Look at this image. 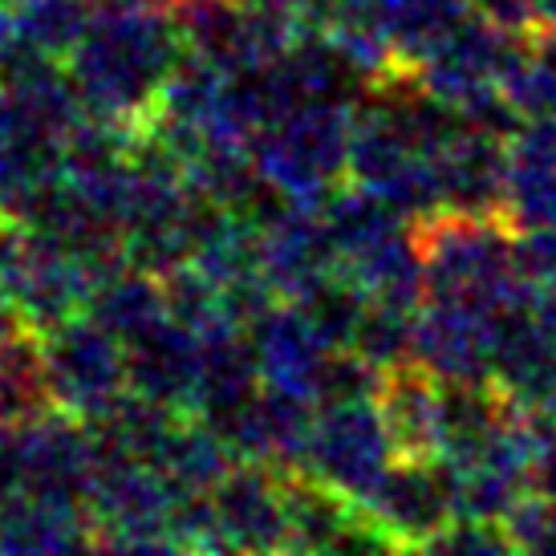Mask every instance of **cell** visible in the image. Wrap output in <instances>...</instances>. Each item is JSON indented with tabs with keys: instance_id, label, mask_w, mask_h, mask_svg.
Here are the masks:
<instances>
[{
	"instance_id": "6da1fadb",
	"label": "cell",
	"mask_w": 556,
	"mask_h": 556,
	"mask_svg": "<svg viewBox=\"0 0 556 556\" xmlns=\"http://www.w3.org/2000/svg\"><path fill=\"white\" fill-rule=\"evenodd\" d=\"M179 58L184 37L167 4L123 0L98 9L90 33L70 53V74L90 118L135 135L155 118L159 93Z\"/></svg>"
},
{
	"instance_id": "7a4b0ae2",
	"label": "cell",
	"mask_w": 556,
	"mask_h": 556,
	"mask_svg": "<svg viewBox=\"0 0 556 556\" xmlns=\"http://www.w3.org/2000/svg\"><path fill=\"white\" fill-rule=\"evenodd\" d=\"M427 264V301L504 317L536 301V285L516 264V228L504 216L434 212L410 224Z\"/></svg>"
},
{
	"instance_id": "3957f363",
	"label": "cell",
	"mask_w": 556,
	"mask_h": 556,
	"mask_svg": "<svg viewBox=\"0 0 556 556\" xmlns=\"http://www.w3.org/2000/svg\"><path fill=\"white\" fill-rule=\"evenodd\" d=\"M357 98H309L277 114L252 139V159L289 203L321 207L350 175Z\"/></svg>"
},
{
	"instance_id": "277c9868",
	"label": "cell",
	"mask_w": 556,
	"mask_h": 556,
	"mask_svg": "<svg viewBox=\"0 0 556 556\" xmlns=\"http://www.w3.org/2000/svg\"><path fill=\"white\" fill-rule=\"evenodd\" d=\"M41 338H46V370L58 410L81 422H98L130 394L126 345L102 321H93L90 313L53 325Z\"/></svg>"
},
{
	"instance_id": "5b68a950",
	"label": "cell",
	"mask_w": 556,
	"mask_h": 556,
	"mask_svg": "<svg viewBox=\"0 0 556 556\" xmlns=\"http://www.w3.org/2000/svg\"><path fill=\"white\" fill-rule=\"evenodd\" d=\"M399 464L387 422L378 415V402H325L313 418L309 447H305V471L325 479L329 488L345 492L366 508V500L378 492V483Z\"/></svg>"
},
{
	"instance_id": "8992f818",
	"label": "cell",
	"mask_w": 556,
	"mask_h": 556,
	"mask_svg": "<svg viewBox=\"0 0 556 556\" xmlns=\"http://www.w3.org/2000/svg\"><path fill=\"white\" fill-rule=\"evenodd\" d=\"M289 504L285 471L264 459H236L207 492V553H285Z\"/></svg>"
},
{
	"instance_id": "52a82bcc",
	"label": "cell",
	"mask_w": 556,
	"mask_h": 556,
	"mask_svg": "<svg viewBox=\"0 0 556 556\" xmlns=\"http://www.w3.org/2000/svg\"><path fill=\"white\" fill-rule=\"evenodd\" d=\"M16 459H21V492L86 508L98 476V434L81 418L49 410L16 427Z\"/></svg>"
},
{
	"instance_id": "ba28073f",
	"label": "cell",
	"mask_w": 556,
	"mask_h": 556,
	"mask_svg": "<svg viewBox=\"0 0 556 556\" xmlns=\"http://www.w3.org/2000/svg\"><path fill=\"white\" fill-rule=\"evenodd\" d=\"M378 528L390 541L399 544V553H422V544L431 541L434 532L455 520V495H451V476L447 467L439 464H399L390 467V476L378 483V492L366 500Z\"/></svg>"
},
{
	"instance_id": "9c48e42d",
	"label": "cell",
	"mask_w": 556,
	"mask_h": 556,
	"mask_svg": "<svg viewBox=\"0 0 556 556\" xmlns=\"http://www.w3.org/2000/svg\"><path fill=\"white\" fill-rule=\"evenodd\" d=\"M378 415L387 422L394 455L406 464H434L443 455V378L406 357L382 370Z\"/></svg>"
},
{
	"instance_id": "30bf717a",
	"label": "cell",
	"mask_w": 556,
	"mask_h": 556,
	"mask_svg": "<svg viewBox=\"0 0 556 556\" xmlns=\"http://www.w3.org/2000/svg\"><path fill=\"white\" fill-rule=\"evenodd\" d=\"M313 418H317V402L264 382L240 410L219 418L216 427L224 431V439L232 443L240 459H264L273 467H301L313 434Z\"/></svg>"
},
{
	"instance_id": "8fae6325",
	"label": "cell",
	"mask_w": 556,
	"mask_h": 556,
	"mask_svg": "<svg viewBox=\"0 0 556 556\" xmlns=\"http://www.w3.org/2000/svg\"><path fill=\"white\" fill-rule=\"evenodd\" d=\"M248 338L256 345V362L268 387L293 390L301 399H321L325 366L333 357V345L321 338V329L309 321V313L293 301H277L248 325Z\"/></svg>"
},
{
	"instance_id": "7c38bea8",
	"label": "cell",
	"mask_w": 556,
	"mask_h": 556,
	"mask_svg": "<svg viewBox=\"0 0 556 556\" xmlns=\"http://www.w3.org/2000/svg\"><path fill=\"white\" fill-rule=\"evenodd\" d=\"M492 313L427 301L415 313V345L410 357L434 370L443 382H492V350H495Z\"/></svg>"
},
{
	"instance_id": "4fadbf2b",
	"label": "cell",
	"mask_w": 556,
	"mask_h": 556,
	"mask_svg": "<svg viewBox=\"0 0 556 556\" xmlns=\"http://www.w3.org/2000/svg\"><path fill=\"white\" fill-rule=\"evenodd\" d=\"M261 273L280 301H301L329 273H338V248L325 232L321 207L289 203L261 228Z\"/></svg>"
},
{
	"instance_id": "5bb4252c",
	"label": "cell",
	"mask_w": 556,
	"mask_h": 556,
	"mask_svg": "<svg viewBox=\"0 0 556 556\" xmlns=\"http://www.w3.org/2000/svg\"><path fill=\"white\" fill-rule=\"evenodd\" d=\"M203 370V338L184 321L163 317L147 333L126 341V374L130 390L142 399H155L170 410L195 415V390Z\"/></svg>"
},
{
	"instance_id": "9a60e30c",
	"label": "cell",
	"mask_w": 556,
	"mask_h": 556,
	"mask_svg": "<svg viewBox=\"0 0 556 556\" xmlns=\"http://www.w3.org/2000/svg\"><path fill=\"white\" fill-rule=\"evenodd\" d=\"M508 170V139H492V135H479V130L455 135L443 151H434V175H439V191H443V212L504 216Z\"/></svg>"
},
{
	"instance_id": "2e32d148",
	"label": "cell",
	"mask_w": 556,
	"mask_h": 556,
	"mask_svg": "<svg viewBox=\"0 0 556 556\" xmlns=\"http://www.w3.org/2000/svg\"><path fill=\"white\" fill-rule=\"evenodd\" d=\"M492 382L532 410H548L556 394V333L536 309H511L495 321Z\"/></svg>"
},
{
	"instance_id": "e0dca14e",
	"label": "cell",
	"mask_w": 556,
	"mask_h": 556,
	"mask_svg": "<svg viewBox=\"0 0 556 556\" xmlns=\"http://www.w3.org/2000/svg\"><path fill=\"white\" fill-rule=\"evenodd\" d=\"M264 387L256 345L244 325H219L203 333V370L195 390V415L207 422H219L232 410H240L256 390Z\"/></svg>"
},
{
	"instance_id": "ac0fdd59",
	"label": "cell",
	"mask_w": 556,
	"mask_h": 556,
	"mask_svg": "<svg viewBox=\"0 0 556 556\" xmlns=\"http://www.w3.org/2000/svg\"><path fill=\"white\" fill-rule=\"evenodd\" d=\"M98 548L90 511L16 492L0 508V553H78Z\"/></svg>"
},
{
	"instance_id": "d6986e66",
	"label": "cell",
	"mask_w": 556,
	"mask_h": 556,
	"mask_svg": "<svg viewBox=\"0 0 556 556\" xmlns=\"http://www.w3.org/2000/svg\"><path fill=\"white\" fill-rule=\"evenodd\" d=\"M236 459L240 455L216 422H207L203 415H179V422L163 439V447L155 451L151 467H159L179 495H207L228 476Z\"/></svg>"
},
{
	"instance_id": "ffe728a7",
	"label": "cell",
	"mask_w": 556,
	"mask_h": 556,
	"mask_svg": "<svg viewBox=\"0 0 556 556\" xmlns=\"http://www.w3.org/2000/svg\"><path fill=\"white\" fill-rule=\"evenodd\" d=\"M58 410L46 370V338L41 329L21 325L0 338V422L25 427L33 418Z\"/></svg>"
},
{
	"instance_id": "44dd1931",
	"label": "cell",
	"mask_w": 556,
	"mask_h": 556,
	"mask_svg": "<svg viewBox=\"0 0 556 556\" xmlns=\"http://www.w3.org/2000/svg\"><path fill=\"white\" fill-rule=\"evenodd\" d=\"M86 313H90L93 321L106 325L110 333L126 345V341H135L139 333H147V329L159 325L163 317H170L163 277L126 264L118 273H110L106 280H98V289L90 293V309Z\"/></svg>"
},
{
	"instance_id": "7402d4cb",
	"label": "cell",
	"mask_w": 556,
	"mask_h": 556,
	"mask_svg": "<svg viewBox=\"0 0 556 556\" xmlns=\"http://www.w3.org/2000/svg\"><path fill=\"white\" fill-rule=\"evenodd\" d=\"M102 0H9L16 37L46 58H70L90 33Z\"/></svg>"
},
{
	"instance_id": "603a6c76",
	"label": "cell",
	"mask_w": 556,
	"mask_h": 556,
	"mask_svg": "<svg viewBox=\"0 0 556 556\" xmlns=\"http://www.w3.org/2000/svg\"><path fill=\"white\" fill-rule=\"evenodd\" d=\"M500 90L525 118H556V21L525 33Z\"/></svg>"
},
{
	"instance_id": "cb8c5ba5",
	"label": "cell",
	"mask_w": 556,
	"mask_h": 556,
	"mask_svg": "<svg viewBox=\"0 0 556 556\" xmlns=\"http://www.w3.org/2000/svg\"><path fill=\"white\" fill-rule=\"evenodd\" d=\"M467 13L471 0H387V33L402 70H415Z\"/></svg>"
},
{
	"instance_id": "d4e9b609",
	"label": "cell",
	"mask_w": 556,
	"mask_h": 556,
	"mask_svg": "<svg viewBox=\"0 0 556 556\" xmlns=\"http://www.w3.org/2000/svg\"><path fill=\"white\" fill-rule=\"evenodd\" d=\"M422 553H471V556H495V553H516L508 525L495 520H471V516H455L443 532H434L422 544Z\"/></svg>"
},
{
	"instance_id": "484cf974",
	"label": "cell",
	"mask_w": 556,
	"mask_h": 556,
	"mask_svg": "<svg viewBox=\"0 0 556 556\" xmlns=\"http://www.w3.org/2000/svg\"><path fill=\"white\" fill-rule=\"evenodd\" d=\"M511 163L556 170V118H525V126L511 135Z\"/></svg>"
},
{
	"instance_id": "4316f807",
	"label": "cell",
	"mask_w": 556,
	"mask_h": 556,
	"mask_svg": "<svg viewBox=\"0 0 556 556\" xmlns=\"http://www.w3.org/2000/svg\"><path fill=\"white\" fill-rule=\"evenodd\" d=\"M471 9L504 29H536V9L532 0H471Z\"/></svg>"
},
{
	"instance_id": "83f0119b",
	"label": "cell",
	"mask_w": 556,
	"mask_h": 556,
	"mask_svg": "<svg viewBox=\"0 0 556 556\" xmlns=\"http://www.w3.org/2000/svg\"><path fill=\"white\" fill-rule=\"evenodd\" d=\"M21 492V459H16V431L0 422V508Z\"/></svg>"
},
{
	"instance_id": "f1b7e54d",
	"label": "cell",
	"mask_w": 556,
	"mask_h": 556,
	"mask_svg": "<svg viewBox=\"0 0 556 556\" xmlns=\"http://www.w3.org/2000/svg\"><path fill=\"white\" fill-rule=\"evenodd\" d=\"M21 325H29V321L16 313L13 296H9V285H4V277H0V338L13 333V329H21Z\"/></svg>"
},
{
	"instance_id": "f546056e",
	"label": "cell",
	"mask_w": 556,
	"mask_h": 556,
	"mask_svg": "<svg viewBox=\"0 0 556 556\" xmlns=\"http://www.w3.org/2000/svg\"><path fill=\"white\" fill-rule=\"evenodd\" d=\"M532 9H536V25L556 21V0H532Z\"/></svg>"
},
{
	"instance_id": "4dcf8cb0",
	"label": "cell",
	"mask_w": 556,
	"mask_h": 556,
	"mask_svg": "<svg viewBox=\"0 0 556 556\" xmlns=\"http://www.w3.org/2000/svg\"><path fill=\"white\" fill-rule=\"evenodd\" d=\"M548 415H553V418H556V394H553V402H548Z\"/></svg>"
},
{
	"instance_id": "1f68e13d",
	"label": "cell",
	"mask_w": 556,
	"mask_h": 556,
	"mask_svg": "<svg viewBox=\"0 0 556 556\" xmlns=\"http://www.w3.org/2000/svg\"><path fill=\"white\" fill-rule=\"evenodd\" d=\"M0 4H9V0H0Z\"/></svg>"
},
{
	"instance_id": "d6a6232c",
	"label": "cell",
	"mask_w": 556,
	"mask_h": 556,
	"mask_svg": "<svg viewBox=\"0 0 556 556\" xmlns=\"http://www.w3.org/2000/svg\"><path fill=\"white\" fill-rule=\"evenodd\" d=\"M0 219H4V216H0Z\"/></svg>"
}]
</instances>
